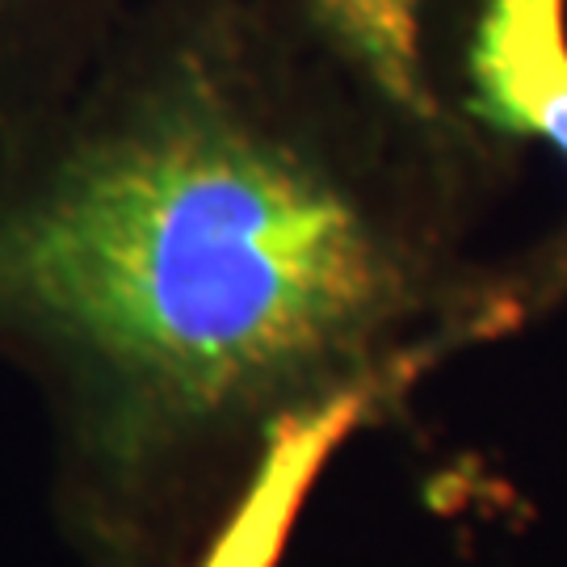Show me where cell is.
I'll return each instance as SVG.
<instances>
[{"mask_svg":"<svg viewBox=\"0 0 567 567\" xmlns=\"http://www.w3.org/2000/svg\"><path fill=\"white\" fill-rule=\"evenodd\" d=\"M529 152L408 110L265 0H135L55 110L0 140V358L51 425L89 567H185L274 433L567 299Z\"/></svg>","mask_w":567,"mask_h":567,"instance_id":"1","label":"cell"},{"mask_svg":"<svg viewBox=\"0 0 567 567\" xmlns=\"http://www.w3.org/2000/svg\"><path fill=\"white\" fill-rule=\"evenodd\" d=\"M383 421H391V412L379 400L353 395L278 429L236 505L185 567H282L290 538L303 522L307 496L316 492L328 463L353 433Z\"/></svg>","mask_w":567,"mask_h":567,"instance_id":"3","label":"cell"},{"mask_svg":"<svg viewBox=\"0 0 567 567\" xmlns=\"http://www.w3.org/2000/svg\"><path fill=\"white\" fill-rule=\"evenodd\" d=\"M408 110L458 118L454 81L492 0H265ZM471 126V122H466ZM487 135V131H484Z\"/></svg>","mask_w":567,"mask_h":567,"instance_id":"2","label":"cell"},{"mask_svg":"<svg viewBox=\"0 0 567 567\" xmlns=\"http://www.w3.org/2000/svg\"><path fill=\"white\" fill-rule=\"evenodd\" d=\"M135 0H0V140L81 84Z\"/></svg>","mask_w":567,"mask_h":567,"instance_id":"4","label":"cell"}]
</instances>
